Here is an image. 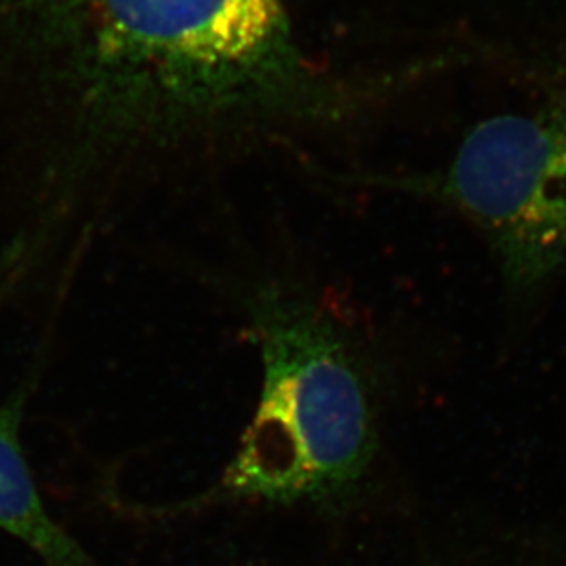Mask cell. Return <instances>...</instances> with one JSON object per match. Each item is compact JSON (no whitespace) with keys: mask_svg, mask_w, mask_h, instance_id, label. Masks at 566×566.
Here are the masks:
<instances>
[{"mask_svg":"<svg viewBox=\"0 0 566 566\" xmlns=\"http://www.w3.org/2000/svg\"><path fill=\"white\" fill-rule=\"evenodd\" d=\"M261 400L224 488L272 503L317 501L358 481L373 448L367 392L328 321L272 301L259 321Z\"/></svg>","mask_w":566,"mask_h":566,"instance_id":"cell-1","label":"cell"},{"mask_svg":"<svg viewBox=\"0 0 566 566\" xmlns=\"http://www.w3.org/2000/svg\"><path fill=\"white\" fill-rule=\"evenodd\" d=\"M97 49L145 91L220 102L272 72L283 0H85Z\"/></svg>","mask_w":566,"mask_h":566,"instance_id":"cell-2","label":"cell"},{"mask_svg":"<svg viewBox=\"0 0 566 566\" xmlns=\"http://www.w3.org/2000/svg\"><path fill=\"white\" fill-rule=\"evenodd\" d=\"M442 191L492 237L512 281L556 272L566 264V102L479 125Z\"/></svg>","mask_w":566,"mask_h":566,"instance_id":"cell-3","label":"cell"},{"mask_svg":"<svg viewBox=\"0 0 566 566\" xmlns=\"http://www.w3.org/2000/svg\"><path fill=\"white\" fill-rule=\"evenodd\" d=\"M22 396L0 407V530L32 548L46 566H91V559L39 495L19 440Z\"/></svg>","mask_w":566,"mask_h":566,"instance_id":"cell-4","label":"cell"}]
</instances>
